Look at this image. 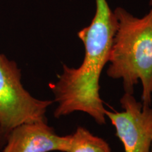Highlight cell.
Returning <instances> with one entry per match:
<instances>
[{
  "mask_svg": "<svg viewBox=\"0 0 152 152\" xmlns=\"http://www.w3.org/2000/svg\"><path fill=\"white\" fill-rule=\"evenodd\" d=\"M95 13L90 24L77 33L85 56L81 65L63 64L62 73L53 85L56 118L81 111L100 125L106 123V109L99 94L100 76L109 63L117 21L106 0H95Z\"/></svg>",
  "mask_w": 152,
  "mask_h": 152,
  "instance_id": "obj_1",
  "label": "cell"
},
{
  "mask_svg": "<svg viewBox=\"0 0 152 152\" xmlns=\"http://www.w3.org/2000/svg\"><path fill=\"white\" fill-rule=\"evenodd\" d=\"M117 28L109 56L107 75L121 79L126 93L132 94L141 82L142 101L150 106L152 97V9L136 17L123 7L113 11Z\"/></svg>",
  "mask_w": 152,
  "mask_h": 152,
  "instance_id": "obj_2",
  "label": "cell"
},
{
  "mask_svg": "<svg viewBox=\"0 0 152 152\" xmlns=\"http://www.w3.org/2000/svg\"><path fill=\"white\" fill-rule=\"evenodd\" d=\"M53 102L32 96L22 84L16 63L0 53V147L18 125L47 121V109Z\"/></svg>",
  "mask_w": 152,
  "mask_h": 152,
  "instance_id": "obj_3",
  "label": "cell"
},
{
  "mask_svg": "<svg viewBox=\"0 0 152 152\" xmlns=\"http://www.w3.org/2000/svg\"><path fill=\"white\" fill-rule=\"evenodd\" d=\"M123 111L106 110V117L115 129L125 152H150L152 142L151 109L138 102L132 94L125 92L120 100Z\"/></svg>",
  "mask_w": 152,
  "mask_h": 152,
  "instance_id": "obj_4",
  "label": "cell"
},
{
  "mask_svg": "<svg viewBox=\"0 0 152 152\" xmlns=\"http://www.w3.org/2000/svg\"><path fill=\"white\" fill-rule=\"evenodd\" d=\"M71 134L60 136L47 121L26 123L11 131L3 152H67Z\"/></svg>",
  "mask_w": 152,
  "mask_h": 152,
  "instance_id": "obj_5",
  "label": "cell"
},
{
  "mask_svg": "<svg viewBox=\"0 0 152 152\" xmlns=\"http://www.w3.org/2000/svg\"><path fill=\"white\" fill-rule=\"evenodd\" d=\"M67 152H111V147L104 139L94 135L85 128L78 127L71 134Z\"/></svg>",
  "mask_w": 152,
  "mask_h": 152,
  "instance_id": "obj_6",
  "label": "cell"
},
{
  "mask_svg": "<svg viewBox=\"0 0 152 152\" xmlns=\"http://www.w3.org/2000/svg\"><path fill=\"white\" fill-rule=\"evenodd\" d=\"M149 4L150 7H151V8L152 9V0H149Z\"/></svg>",
  "mask_w": 152,
  "mask_h": 152,
  "instance_id": "obj_7",
  "label": "cell"
},
{
  "mask_svg": "<svg viewBox=\"0 0 152 152\" xmlns=\"http://www.w3.org/2000/svg\"><path fill=\"white\" fill-rule=\"evenodd\" d=\"M150 152H152V142H151V149H150Z\"/></svg>",
  "mask_w": 152,
  "mask_h": 152,
  "instance_id": "obj_8",
  "label": "cell"
},
{
  "mask_svg": "<svg viewBox=\"0 0 152 152\" xmlns=\"http://www.w3.org/2000/svg\"><path fill=\"white\" fill-rule=\"evenodd\" d=\"M151 123H152V109H151Z\"/></svg>",
  "mask_w": 152,
  "mask_h": 152,
  "instance_id": "obj_9",
  "label": "cell"
}]
</instances>
